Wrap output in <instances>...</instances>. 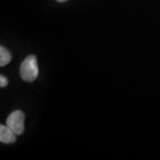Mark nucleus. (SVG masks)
<instances>
[{
    "label": "nucleus",
    "instance_id": "1",
    "mask_svg": "<svg viewBox=\"0 0 160 160\" xmlns=\"http://www.w3.org/2000/svg\"><path fill=\"white\" fill-rule=\"evenodd\" d=\"M20 75L22 80L26 82H33L38 76V61L34 55H29L22 63L20 68Z\"/></svg>",
    "mask_w": 160,
    "mask_h": 160
},
{
    "label": "nucleus",
    "instance_id": "2",
    "mask_svg": "<svg viewBox=\"0 0 160 160\" xmlns=\"http://www.w3.org/2000/svg\"><path fill=\"white\" fill-rule=\"evenodd\" d=\"M24 121H25V116L22 111L15 110L7 118L6 126L12 131H13L16 135H21L24 131Z\"/></svg>",
    "mask_w": 160,
    "mask_h": 160
},
{
    "label": "nucleus",
    "instance_id": "3",
    "mask_svg": "<svg viewBox=\"0 0 160 160\" xmlns=\"http://www.w3.org/2000/svg\"><path fill=\"white\" fill-rule=\"evenodd\" d=\"M16 141V134L6 126H0V142L6 144L14 143Z\"/></svg>",
    "mask_w": 160,
    "mask_h": 160
},
{
    "label": "nucleus",
    "instance_id": "4",
    "mask_svg": "<svg viewBox=\"0 0 160 160\" xmlns=\"http://www.w3.org/2000/svg\"><path fill=\"white\" fill-rule=\"evenodd\" d=\"M12 54L4 46L0 47V66L4 67L11 62Z\"/></svg>",
    "mask_w": 160,
    "mask_h": 160
},
{
    "label": "nucleus",
    "instance_id": "5",
    "mask_svg": "<svg viewBox=\"0 0 160 160\" xmlns=\"http://www.w3.org/2000/svg\"><path fill=\"white\" fill-rule=\"evenodd\" d=\"M8 84V81H7V78L4 76H0V86L1 87H6Z\"/></svg>",
    "mask_w": 160,
    "mask_h": 160
},
{
    "label": "nucleus",
    "instance_id": "6",
    "mask_svg": "<svg viewBox=\"0 0 160 160\" xmlns=\"http://www.w3.org/2000/svg\"><path fill=\"white\" fill-rule=\"evenodd\" d=\"M58 2H65V1H67V0H57Z\"/></svg>",
    "mask_w": 160,
    "mask_h": 160
}]
</instances>
